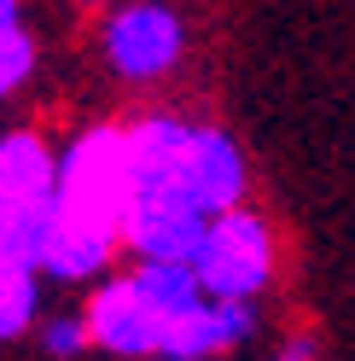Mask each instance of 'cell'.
<instances>
[{
  "label": "cell",
  "mask_w": 355,
  "mask_h": 361,
  "mask_svg": "<svg viewBox=\"0 0 355 361\" xmlns=\"http://www.w3.org/2000/svg\"><path fill=\"white\" fill-rule=\"evenodd\" d=\"M82 321H87V338H94L99 350H111V355H163V321H158V309L140 298L135 274L99 286L94 298H87Z\"/></svg>",
  "instance_id": "5"
},
{
  "label": "cell",
  "mask_w": 355,
  "mask_h": 361,
  "mask_svg": "<svg viewBox=\"0 0 355 361\" xmlns=\"http://www.w3.org/2000/svg\"><path fill=\"white\" fill-rule=\"evenodd\" d=\"M41 314V268L0 262V344L24 338Z\"/></svg>",
  "instance_id": "13"
},
{
  "label": "cell",
  "mask_w": 355,
  "mask_h": 361,
  "mask_svg": "<svg viewBox=\"0 0 355 361\" xmlns=\"http://www.w3.org/2000/svg\"><path fill=\"white\" fill-rule=\"evenodd\" d=\"M135 286H140V298H146L151 309H158L163 338H169V326H181L187 314L210 298V291L198 286L192 262H140V268H135Z\"/></svg>",
  "instance_id": "12"
},
{
  "label": "cell",
  "mask_w": 355,
  "mask_h": 361,
  "mask_svg": "<svg viewBox=\"0 0 355 361\" xmlns=\"http://www.w3.org/2000/svg\"><path fill=\"white\" fill-rule=\"evenodd\" d=\"M204 228H210V216L198 210L181 187L135 192V198H128V210H123V245L140 262H192Z\"/></svg>",
  "instance_id": "4"
},
{
  "label": "cell",
  "mask_w": 355,
  "mask_h": 361,
  "mask_svg": "<svg viewBox=\"0 0 355 361\" xmlns=\"http://www.w3.org/2000/svg\"><path fill=\"white\" fill-rule=\"evenodd\" d=\"M94 338H87V321L82 314H53L47 326H41V350L47 355H82Z\"/></svg>",
  "instance_id": "15"
},
{
  "label": "cell",
  "mask_w": 355,
  "mask_h": 361,
  "mask_svg": "<svg viewBox=\"0 0 355 361\" xmlns=\"http://www.w3.org/2000/svg\"><path fill=\"white\" fill-rule=\"evenodd\" d=\"M94 6H99V0H94Z\"/></svg>",
  "instance_id": "19"
},
{
  "label": "cell",
  "mask_w": 355,
  "mask_h": 361,
  "mask_svg": "<svg viewBox=\"0 0 355 361\" xmlns=\"http://www.w3.org/2000/svg\"><path fill=\"white\" fill-rule=\"evenodd\" d=\"M245 332H256V309L233 303V298H204L181 326H169L163 355H187V361H210L221 350H233Z\"/></svg>",
  "instance_id": "8"
},
{
  "label": "cell",
  "mask_w": 355,
  "mask_h": 361,
  "mask_svg": "<svg viewBox=\"0 0 355 361\" xmlns=\"http://www.w3.org/2000/svg\"><path fill=\"white\" fill-rule=\"evenodd\" d=\"M105 64L128 82H158L163 71L181 64V47H187V30L163 0H135V6H117L105 18Z\"/></svg>",
  "instance_id": "3"
},
{
  "label": "cell",
  "mask_w": 355,
  "mask_h": 361,
  "mask_svg": "<svg viewBox=\"0 0 355 361\" xmlns=\"http://www.w3.org/2000/svg\"><path fill=\"white\" fill-rule=\"evenodd\" d=\"M151 361H187V355H151Z\"/></svg>",
  "instance_id": "18"
},
{
  "label": "cell",
  "mask_w": 355,
  "mask_h": 361,
  "mask_svg": "<svg viewBox=\"0 0 355 361\" xmlns=\"http://www.w3.org/2000/svg\"><path fill=\"white\" fill-rule=\"evenodd\" d=\"M187 192L204 216H221L245 198V157H239L233 134H221L210 123H192V146H187Z\"/></svg>",
  "instance_id": "6"
},
{
  "label": "cell",
  "mask_w": 355,
  "mask_h": 361,
  "mask_svg": "<svg viewBox=\"0 0 355 361\" xmlns=\"http://www.w3.org/2000/svg\"><path fill=\"white\" fill-rule=\"evenodd\" d=\"M58 221V198H0V262L41 268Z\"/></svg>",
  "instance_id": "11"
},
{
  "label": "cell",
  "mask_w": 355,
  "mask_h": 361,
  "mask_svg": "<svg viewBox=\"0 0 355 361\" xmlns=\"http://www.w3.org/2000/svg\"><path fill=\"white\" fill-rule=\"evenodd\" d=\"M117 245H123V233L58 216V221H53V239H47V257H41V274L70 280V286H76V280H94V274H105V262L117 257Z\"/></svg>",
  "instance_id": "9"
},
{
  "label": "cell",
  "mask_w": 355,
  "mask_h": 361,
  "mask_svg": "<svg viewBox=\"0 0 355 361\" xmlns=\"http://www.w3.org/2000/svg\"><path fill=\"white\" fill-rule=\"evenodd\" d=\"M274 361H315V344H309V338H292V344H285Z\"/></svg>",
  "instance_id": "16"
},
{
  "label": "cell",
  "mask_w": 355,
  "mask_h": 361,
  "mask_svg": "<svg viewBox=\"0 0 355 361\" xmlns=\"http://www.w3.org/2000/svg\"><path fill=\"white\" fill-rule=\"evenodd\" d=\"M30 71H35V41H30V30L18 24V30H0V99H12L18 87L30 82Z\"/></svg>",
  "instance_id": "14"
},
{
  "label": "cell",
  "mask_w": 355,
  "mask_h": 361,
  "mask_svg": "<svg viewBox=\"0 0 355 361\" xmlns=\"http://www.w3.org/2000/svg\"><path fill=\"white\" fill-rule=\"evenodd\" d=\"M0 30H18V0H0Z\"/></svg>",
  "instance_id": "17"
},
{
  "label": "cell",
  "mask_w": 355,
  "mask_h": 361,
  "mask_svg": "<svg viewBox=\"0 0 355 361\" xmlns=\"http://www.w3.org/2000/svg\"><path fill=\"white\" fill-rule=\"evenodd\" d=\"M192 274L210 298H233V303H256V291L274 280V233L256 210L233 204L210 216L204 239L192 251Z\"/></svg>",
  "instance_id": "2"
},
{
  "label": "cell",
  "mask_w": 355,
  "mask_h": 361,
  "mask_svg": "<svg viewBox=\"0 0 355 361\" xmlns=\"http://www.w3.org/2000/svg\"><path fill=\"white\" fill-rule=\"evenodd\" d=\"M123 134H128V175H135V192H151V187H181L187 192L192 123H181V117H140V123H128Z\"/></svg>",
  "instance_id": "7"
},
{
  "label": "cell",
  "mask_w": 355,
  "mask_h": 361,
  "mask_svg": "<svg viewBox=\"0 0 355 361\" xmlns=\"http://www.w3.org/2000/svg\"><path fill=\"white\" fill-rule=\"evenodd\" d=\"M128 192H135V175H128V134L117 123H99V128L76 134L70 152L58 157V216L123 233Z\"/></svg>",
  "instance_id": "1"
},
{
  "label": "cell",
  "mask_w": 355,
  "mask_h": 361,
  "mask_svg": "<svg viewBox=\"0 0 355 361\" xmlns=\"http://www.w3.org/2000/svg\"><path fill=\"white\" fill-rule=\"evenodd\" d=\"M0 198H58V157L41 134H0Z\"/></svg>",
  "instance_id": "10"
}]
</instances>
